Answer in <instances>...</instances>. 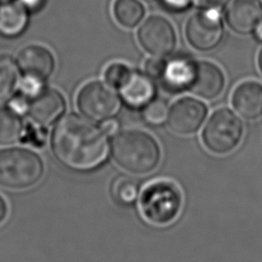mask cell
<instances>
[{
	"instance_id": "7a4b0ae2",
	"label": "cell",
	"mask_w": 262,
	"mask_h": 262,
	"mask_svg": "<svg viewBox=\"0 0 262 262\" xmlns=\"http://www.w3.org/2000/svg\"><path fill=\"white\" fill-rule=\"evenodd\" d=\"M111 151L115 162L133 174H147L161 159L159 144L152 136L139 130L119 132L112 140Z\"/></svg>"
},
{
	"instance_id": "ac0fdd59",
	"label": "cell",
	"mask_w": 262,
	"mask_h": 262,
	"mask_svg": "<svg viewBox=\"0 0 262 262\" xmlns=\"http://www.w3.org/2000/svg\"><path fill=\"white\" fill-rule=\"evenodd\" d=\"M24 133L25 126L19 115L11 108H0V144L15 143Z\"/></svg>"
},
{
	"instance_id": "83f0119b",
	"label": "cell",
	"mask_w": 262,
	"mask_h": 262,
	"mask_svg": "<svg viewBox=\"0 0 262 262\" xmlns=\"http://www.w3.org/2000/svg\"><path fill=\"white\" fill-rule=\"evenodd\" d=\"M119 125L117 123V121L115 120H105L104 123L102 124V131L106 134V135H114L117 131H118Z\"/></svg>"
},
{
	"instance_id": "9a60e30c",
	"label": "cell",
	"mask_w": 262,
	"mask_h": 262,
	"mask_svg": "<svg viewBox=\"0 0 262 262\" xmlns=\"http://www.w3.org/2000/svg\"><path fill=\"white\" fill-rule=\"evenodd\" d=\"M124 101L132 107H144L156 94L155 84L149 76L139 72H131L126 82L119 88Z\"/></svg>"
},
{
	"instance_id": "52a82bcc",
	"label": "cell",
	"mask_w": 262,
	"mask_h": 262,
	"mask_svg": "<svg viewBox=\"0 0 262 262\" xmlns=\"http://www.w3.org/2000/svg\"><path fill=\"white\" fill-rule=\"evenodd\" d=\"M185 35L195 49L210 50L216 47L223 36L220 10L204 9L195 12L186 24Z\"/></svg>"
},
{
	"instance_id": "f546056e",
	"label": "cell",
	"mask_w": 262,
	"mask_h": 262,
	"mask_svg": "<svg viewBox=\"0 0 262 262\" xmlns=\"http://www.w3.org/2000/svg\"><path fill=\"white\" fill-rule=\"evenodd\" d=\"M7 214V206L5 201L0 196V223L5 219Z\"/></svg>"
},
{
	"instance_id": "5bb4252c",
	"label": "cell",
	"mask_w": 262,
	"mask_h": 262,
	"mask_svg": "<svg viewBox=\"0 0 262 262\" xmlns=\"http://www.w3.org/2000/svg\"><path fill=\"white\" fill-rule=\"evenodd\" d=\"M225 81L221 70L208 61L196 62L195 74L189 90L203 98H216L223 90Z\"/></svg>"
},
{
	"instance_id": "1f68e13d",
	"label": "cell",
	"mask_w": 262,
	"mask_h": 262,
	"mask_svg": "<svg viewBox=\"0 0 262 262\" xmlns=\"http://www.w3.org/2000/svg\"><path fill=\"white\" fill-rule=\"evenodd\" d=\"M258 63H259V68H260V70H261V72H262V49H261V51H260V53H259Z\"/></svg>"
},
{
	"instance_id": "30bf717a",
	"label": "cell",
	"mask_w": 262,
	"mask_h": 262,
	"mask_svg": "<svg viewBox=\"0 0 262 262\" xmlns=\"http://www.w3.org/2000/svg\"><path fill=\"white\" fill-rule=\"evenodd\" d=\"M63 96L54 89H42L29 99L27 114L36 125L48 127L64 112Z\"/></svg>"
},
{
	"instance_id": "ffe728a7",
	"label": "cell",
	"mask_w": 262,
	"mask_h": 262,
	"mask_svg": "<svg viewBox=\"0 0 262 262\" xmlns=\"http://www.w3.org/2000/svg\"><path fill=\"white\" fill-rule=\"evenodd\" d=\"M114 14L120 25L133 28L142 19L144 8L138 0H116Z\"/></svg>"
},
{
	"instance_id": "4fadbf2b",
	"label": "cell",
	"mask_w": 262,
	"mask_h": 262,
	"mask_svg": "<svg viewBox=\"0 0 262 262\" xmlns=\"http://www.w3.org/2000/svg\"><path fill=\"white\" fill-rule=\"evenodd\" d=\"M262 19V4L260 0H234L226 12L229 27L239 34L253 32Z\"/></svg>"
},
{
	"instance_id": "ba28073f",
	"label": "cell",
	"mask_w": 262,
	"mask_h": 262,
	"mask_svg": "<svg viewBox=\"0 0 262 262\" xmlns=\"http://www.w3.org/2000/svg\"><path fill=\"white\" fill-rule=\"evenodd\" d=\"M140 45L154 56H166L176 44V35L172 25L162 16H150L137 33Z\"/></svg>"
},
{
	"instance_id": "d4e9b609",
	"label": "cell",
	"mask_w": 262,
	"mask_h": 262,
	"mask_svg": "<svg viewBox=\"0 0 262 262\" xmlns=\"http://www.w3.org/2000/svg\"><path fill=\"white\" fill-rule=\"evenodd\" d=\"M28 104H29L28 97H26L23 94H20L19 96H16V97L11 99L10 107L9 108H11L13 112H15L18 115L27 114Z\"/></svg>"
},
{
	"instance_id": "8fae6325",
	"label": "cell",
	"mask_w": 262,
	"mask_h": 262,
	"mask_svg": "<svg viewBox=\"0 0 262 262\" xmlns=\"http://www.w3.org/2000/svg\"><path fill=\"white\" fill-rule=\"evenodd\" d=\"M196 62L185 55H177L165 60L160 80L172 92L189 90L195 74Z\"/></svg>"
},
{
	"instance_id": "7402d4cb",
	"label": "cell",
	"mask_w": 262,
	"mask_h": 262,
	"mask_svg": "<svg viewBox=\"0 0 262 262\" xmlns=\"http://www.w3.org/2000/svg\"><path fill=\"white\" fill-rule=\"evenodd\" d=\"M143 119L152 125L163 124L169 115L168 104L163 99H152L143 108Z\"/></svg>"
},
{
	"instance_id": "6da1fadb",
	"label": "cell",
	"mask_w": 262,
	"mask_h": 262,
	"mask_svg": "<svg viewBox=\"0 0 262 262\" xmlns=\"http://www.w3.org/2000/svg\"><path fill=\"white\" fill-rule=\"evenodd\" d=\"M106 134L92 122L75 114L57 122L51 133V149L63 166L88 171L100 166L106 159Z\"/></svg>"
},
{
	"instance_id": "9c48e42d",
	"label": "cell",
	"mask_w": 262,
	"mask_h": 262,
	"mask_svg": "<svg viewBox=\"0 0 262 262\" xmlns=\"http://www.w3.org/2000/svg\"><path fill=\"white\" fill-rule=\"evenodd\" d=\"M207 115L206 105L191 97L177 100L169 111L168 125L176 133L187 135L194 133L202 126Z\"/></svg>"
},
{
	"instance_id": "44dd1931",
	"label": "cell",
	"mask_w": 262,
	"mask_h": 262,
	"mask_svg": "<svg viewBox=\"0 0 262 262\" xmlns=\"http://www.w3.org/2000/svg\"><path fill=\"white\" fill-rule=\"evenodd\" d=\"M111 192L116 202L122 205L133 204L139 193L138 182L128 176L117 177L111 186Z\"/></svg>"
},
{
	"instance_id": "4316f807",
	"label": "cell",
	"mask_w": 262,
	"mask_h": 262,
	"mask_svg": "<svg viewBox=\"0 0 262 262\" xmlns=\"http://www.w3.org/2000/svg\"><path fill=\"white\" fill-rule=\"evenodd\" d=\"M196 5L204 9H216L220 10L222 9L229 0H194Z\"/></svg>"
},
{
	"instance_id": "4dcf8cb0",
	"label": "cell",
	"mask_w": 262,
	"mask_h": 262,
	"mask_svg": "<svg viewBox=\"0 0 262 262\" xmlns=\"http://www.w3.org/2000/svg\"><path fill=\"white\" fill-rule=\"evenodd\" d=\"M254 35L259 41H262V19L256 25L254 29Z\"/></svg>"
},
{
	"instance_id": "f1b7e54d",
	"label": "cell",
	"mask_w": 262,
	"mask_h": 262,
	"mask_svg": "<svg viewBox=\"0 0 262 262\" xmlns=\"http://www.w3.org/2000/svg\"><path fill=\"white\" fill-rule=\"evenodd\" d=\"M19 2L26 8L37 9L38 7H41V5L44 3V0H19Z\"/></svg>"
},
{
	"instance_id": "3957f363",
	"label": "cell",
	"mask_w": 262,
	"mask_h": 262,
	"mask_svg": "<svg viewBox=\"0 0 262 262\" xmlns=\"http://www.w3.org/2000/svg\"><path fill=\"white\" fill-rule=\"evenodd\" d=\"M139 208L143 218L150 224L169 225L181 211L182 192L173 181H155L143 189Z\"/></svg>"
},
{
	"instance_id": "cb8c5ba5",
	"label": "cell",
	"mask_w": 262,
	"mask_h": 262,
	"mask_svg": "<svg viewBox=\"0 0 262 262\" xmlns=\"http://www.w3.org/2000/svg\"><path fill=\"white\" fill-rule=\"evenodd\" d=\"M164 64H165L164 59H162L160 56H154L147 59V61L145 62V66H144L145 74L150 78L160 79L164 69Z\"/></svg>"
},
{
	"instance_id": "d6986e66",
	"label": "cell",
	"mask_w": 262,
	"mask_h": 262,
	"mask_svg": "<svg viewBox=\"0 0 262 262\" xmlns=\"http://www.w3.org/2000/svg\"><path fill=\"white\" fill-rule=\"evenodd\" d=\"M18 86L15 62L7 55H0V105L7 102Z\"/></svg>"
},
{
	"instance_id": "5b68a950",
	"label": "cell",
	"mask_w": 262,
	"mask_h": 262,
	"mask_svg": "<svg viewBox=\"0 0 262 262\" xmlns=\"http://www.w3.org/2000/svg\"><path fill=\"white\" fill-rule=\"evenodd\" d=\"M243 136L241 120L229 110L220 108L210 117L204 131L203 142L212 152L225 155L233 150Z\"/></svg>"
},
{
	"instance_id": "e0dca14e",
	"label": "cell",
	"mask_w": 262,
	"mask_h": 262,
	"mask_svg": "<svg viewBox=\"0 0 262 262\" xmlns=\"http://www.w3.org/2000/svg\"><path fill=\"white\" fill-rule=\"evenodd\" d=\"M26 7L16 1H3L0 4V34L15 37L24 32L28 25Z\"/></svg>"
},
{
	"instance_id": "d6a6232c",
	"label": "cell",
	"mask_w": 262,
	"mask_h": 262,
	"mask_svg": "<svg viewBox=\"0 0 262 262\" xmlns=\"http://www.w3.org/2000/svg\"><path fill=\"white\" fill-rule=\"evenodd\" d=\"M0 1H2V0H0Z\"/></svg>"
},
{
	"instance_id": "484cf974",
	"label": "cell",
	"mask_w": 262,
	"mask_h": 262,
	"mask_svg": "<svg viewBox=\"0 0 262 262\" xmlns=\"http://www.w3.org/2000/svg\"><path fill=\"white\" fill-rule=\"evenodd\" d=\"M164 6L173 11H182L189 7L192 0H161Z\"/></svg>"
},
{
	"instance_id": "8992f818",
	"label": "cell",
	"mask_w": 262,
	"mask_h": 262,
	"mask_svg": "<svg viewBox=\"0 0 262 262\" xmlns=\"http://www.w3.org/2000/svg\"><path fill=\"white\" fill-rule=\"evenodd\" d=\"M77 105L85 117L94 121H105L118 114L121 100L107 83L94 81L79 91Z\"/></svg>"
},
{
	"instance_id": "2e32d148",
	"label": "cell",
	"mask_w": 262,
	"mask_h": 262,
	"mask_svg": "<svg viewBox=\"0 0 262 262\" xmlns=\"http://www.w3.org/2000/svg\"><path fill=\"white\" fill-rule=\"evenodd\" d=\"M232 104L244 118H258L262 115V85L254 81L242 83L232 94Z\"/></svg>"
},
{
	"instance_id": "603a6c76",
	"label": "cell",
	"mask_w": 262,
	"mask_h": 262,
	"mask_svg": "<svg viewBox=\"0 0 262 262\" xmlns=\"http://www.w3.org/2000/svg\"><path fill=\"white\" fill-rule=\"evenodd\" d=\"M132 71L121 62H115L108 66L104 72L105 82L113 88L119 89L129 78Z\"/></svg>"
},
{
	"instance_id": "7c38bea8",
	"label": "cell",
	"mask_w": 262,
	"mask_h": 262,
	"mask_svg": "<svg viewBox=\"0 0 262 262\" xmlns=\"http://www.w3.org/2000/svg\"><path fill=\"white\" fill-rule=\"evenodd\" d=\"M17 67L24 76L44 82L54 69V59L51 52L45 47L30 45L19 51Z\"/></svg>"
},
{
	"instance_id": "277c9868",
	"label": "cell",
	"mask_w": 262,
	"mask_h": 262,
	"mask_svg": "<svg viewBox=\"0 0 262 262\" xmlns=\"http://www.w3.org/2000/svg\"><path fill=\"white\" fill-rule=\"evenodd\" d=\"M44 173L41 158L33 150L10 147L0 150V185L21 189L35 185Z\"/></svg>"
}]
</instances>
